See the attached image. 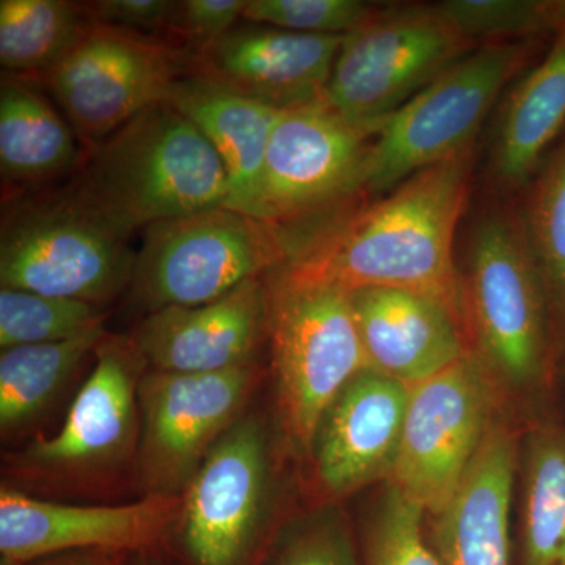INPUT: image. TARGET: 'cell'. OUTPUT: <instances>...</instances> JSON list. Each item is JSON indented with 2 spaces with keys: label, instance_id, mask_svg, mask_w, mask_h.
I'll list each match as a JSON object with an SVG mask.
<instances>
[{
  "label": "cell",
  "instance_id": "6da1fadb",
  "mask_svg": "<svg viewBox=\"0 0 565 565\" xmlns=\"http://www.w3.org/2000/svg\"><path fill=\"white\" fill-rule=\"evenodd\" d=\"M470 174L471 150L427 167L289 248L280 267L348 294L412 289L463 308L452 250Z\"/></svg>",
  "mask_w": 565,
  "mask_h": 565
},
{
  "label": "cell",
  "instance_id": "7a4b0ae2",
  "mask_svg": "<svg viewBox=\"0 0 565 565\" xmlns=\"http://www.w3.org/2000/svg\"><path fill=\"white\" fill-rule=\"evenodd\" d=\"M68 192L131 237L158 222L226 206L230 181L206 137L163 102L85 151Z\"/></svg>",
  "mask_w": 565,
  "mask_h": 565
},
{
  "label": "cell",
  "instance_id": "3957f363",
  "mask_svg": "<svg viewBox=\"0 0 565 565\" xmlns=\"http://www.w3.org/2000/svg\"><path fill=\"white\" fill-rule=\"evenodd\" d=\"M264 282L278 414L292 448L310 456L327 408L370 364L348 292L280 266Z\"/></svg>",
  "mask_w": 565,
  "mask_h": 565
},
{
  "label": "cell",
  "instance_id": "277c9868",
  "mask_svg": "<svg viewBox=\"0 0 565 565\" xmlns=\"http://www.w3.org/2000/svg\"><path fill=\"white\" fill-rule=\"evenodd\" d=\"M473 351L503 390L531 392L552 356V311L522 221L492 212L471 239L462 286Z\"/></svg>",
  "mask_w": 565,
  "mask_h": 565
},
{
  "label": "cell",
  "instance_id": "5b68a950",
  "mask_svg": "<svg viewBox=\"0 0 565 565\" xmlns=\"http://www.w3.org/2000/svg\"><path fill=\"white\" fill-rule=\"evenodd\" d=\"M68 191L3 206L0 285L106 308L129 288L137 252Z\"/></svg>",
  "mask_w": 565,
  "mask_h": 565
},
{
  "label": "cell",
  "instance_id": "8992f818",
  "mask_svg": "<svg viewBox=\"0 0 565 565\" xmlns=\"http://www.w3.org/2000/svg\"><path fill=\"white\" fill-rule=\"evenodd\" d=\"M286 258L280 228L230 207H214L143 230L129 296L145 316L214 302L263 278Z\"/></svg>",
  "mask_w": 565,
  "mask_h": 565
},
{
  "label": "cell",
  "instance_id": "52a82bcc",
  "mask_svg": "<svg viewBox=\"0 0 565 565\" xmlns=\"http://www.w3.org/2000/svg\"><path fill=\"white\" fill-rule=\"evenodd\" d=\"M475 50L437 3L379 7L344 35L323 99L355 125L384 126Z\"/></svg>",
  "mask_w": 565,
  "mask_h": 565
},
{
  "label": "cell",
  "instance_id": "ba28073f",
  "mask_svg": "<svg viewBox=\"0 0 565 565\" xmlns=\"http://www.w3.org/2000/svg\"><path fill=\"white\" fill-rule=\"evenodd\" d=\"M527 58L526 43H484L427 85L385 121L363 191H392L412 174L470 151L498 96Z\"/></svg>",
  "mask_w": 565,
  "mask_h": 565
},
{
  "label": "cell",
  "instance_id": "9c48e42d",
  "mask_svg": "<svg viewBox=\"0 0 565 565\" xmlns=\"http://www.w3.org/2000/svg\"><path fill=\"white\" fill-rule=\"evenodd\" d=\"M503 386L471 349L411 386L399 452L386 484L430 515L452 500L498 422Z\"/></svg>",
  "mask_w": 565,
  "mask_h": 565
},
{
  "label": "cell",
  "instance_id": "30bf717a",
  "mask_svg": "<svg viewBox=\"0 0 565 565\" xmlns=\"http://www.w3.org/2000/svg\"><path fill=\"white\" fill-rule=\"evenodd\" d=\"M188 62L170 41L88 21L73 50L41 79L88 151L167 102Z\"/></svg>",
  "mask_w": 565,
  "mask_h": 565
},
{
  "label": "cell",
  "instance_id": "8fae6325",
  "mask_svg": "<svg viewBox=\"0 0 565 565\" xmlns=\"http://www.w3.org/2000/svg\"><path fill=\"white\" fill-rule=\"evenodd\" d=\"M266 424L243 415L200 465L181 494L174 531L192 565H247L274 501Z\"/></svg>",
  "mask_w": 565,
  "mask_h": 565
},
{
  "label": "cell",
  "instance_id": "7c38bea8",
  "mask_svg": "<svg viewBox=\"0 0 565 565\" xmlns=\"http://www.w3.org/2000/svg\"><path fill=\"white\" fill-rule=\"evenodd\" d=\"M61 429L11 456V470L31 481H87L120 468L139 449V385L147 364L128 338L107 334Z\"/></svg>",
  "mask_w": 565,
  "mask_h": 565
},
{
  "label": "cell",
  "instance_id": "4fadbf2b",
  "mask_svg": "<svg viewBox=\"0 0 565 565\" xmlns=\"http://www.w3.org/2000/svg\"><path fill=\"white\" fill-rule=\"evenodd\" d=\"M256 379L255 363L211 374L147 370L136 459L145 494L181 497L211 449L245 415Z\"/></svg>",
  "mask_w": 565,
  "mask_h": 565
},
{
  "label": "cell",
  "instance_id": "5bb4252c",
  "mask_svg": "<svg viewBox=\"0 0 565 565\" xmlns=\"http://www.w3.org/2000/svg\"><path fill=\"white\" fill-rule=\"evenodd\" d=\"M382 128L349 121L323 98L281 110L267 141L256 217L278 226L363 192Z\"/></svg>",
  "mask_w": 565,
  "mask_h": 565
},
{
  "label": "cell",
  "instance_id": "9a60e30c",
  "mask_svg": "<svg viewBox=\"0 0 565 565\" xmlns=\"http://www.w3.org/2000/svg\"><path fill=\"white\" fill-rule=\"evenodd\" d=\"M181 497L145 494L136 503L77 505L0 490V553L3 565H24L61 553L136 552L174 527Z\"/></svg>",
  "mask_w": 565,
  "mask_h": 565
},
{
  "label": "cell",
  "instance_id": "2e32d148",
  "mask_svg": "<svg viewBox=\"0 0 565 565\" xmlns=\"http://www.w3.org/2000/svg\"><path fill=\"white\" fill-rule=\"evenodd\" d=\"M411 386L362 371L334 397L311 445L316 486L340 498L371 482L388 481L399 452Z\"/></svg>",
  "mask_w": 565,
  "mask_h": 565
},
{
  "label": "cell",
  "instance_id": "e0dca14e",
  "mask_svg": "<svg viewBox=\"0 0 565 565\" xmlns=\"http://www.w3.org/2000/svg\"><path fill=\"white\" fill-rule=\"evenodd\" d=\"M343 40L344 35H307L269 25L233 29L191 55L188 73L274 109H294L323 98Z\"/></svg>",
  "mask_w": 565,
  "mask_h": 565
},
{
  "label": "cell",
  "instance_id": "ac0fdd59",
  "mask_svg": "<svg viewBox=\"0 0 565 565\" xmlns=\"http://www.w3.org/2000/svg\"><path fill=\"white\" fill-rule=\"evenodd\" d=\"M266 330L263 277L237 286L214 302L147 315L131 341L148 370L211 374L255 363Z\"/></svg>",
  "mask_w": 565,
  "mask_h": 565
},
{
  "label": "cell",
  "instance_id": "d6986e66",
  "mask_svg": "<svg viewBox=\"0 0 565 565\" xmlns=\"http://www.w3.org/2000/svg\"><path fill=\"white\" fill-rule=\"evenodd\" d=\"M371 370L412 386L471 351L463 308L435 294L367 288L349 294Z\"/></svg>",
  "mask_w": 565,
  "mask_h": 565
},
{
  "label": "cell",
  "instance_id": "ffe728a7",
  "mask_svg": "<svg viewBox=\"0 0 565 565\" xmlns=\"http://www.w3.org/2000/svg\"><path fill=\"white\" fill-rule=\"evenodd\" d=\"M520 449L498 418L452 500L434 516L430 544L441 565H511L512 493Z\"/></svg>",
  "mask_w": 565,
  "mask_h": 565
},
{
  "label": "cell",
  "instance_id": "44dd1931",
  "mask_svg": "<svg viewBox=\"0 0 565 565\" xmlns=\"http://www.w3.org/2000/svg\"><path fill=\"white\" fill-rule=\"evenodd\" d=\"M167 102L221 156L230 181L226 207L256 217L267 141L281 110L193 73L174 82Z\"/></svg>",
  "mask_w": 565,
  "mask_h": 565
},
{
  "label": "cell",
  "instance_id": "7402d4cb",
  "mask_svg": "<svg viewBox=\"0 0 565 565\" xmlns=\"http://www.w3.org/2000/svg\"><path fill=\"white\" fill-rule=\"evenodd\" d=\"M544 61L512 88L494 134L492 170L498 182L516 188L534 173L565 122V24Z\"/></svg>",
  "mask_w": 565,
  "mask_h": 565
},
{
  "label": "cell",
  "instance_id": "603a6c76",
  "mask_svg": "<svg viewBox=\"0 0 565 565\" xmlns=\"http://www.w3.org/2000/svg\"><path fill=\"white\" fill-rule=\"evenodd\" d=\"M79 139L68 120L21 77L0 84V172L3 182L41 184L81 163Z\"/></svg>",
  "mask_w": 565,
  "mask_h": 565
},
{
  "label": "cell",
  "instance_id": "cb8c5ba5",
  "mask_svg": "<svg viewBox=\"0 0 565 565\" xmlns=\"http://www.w3.org/2000/svg\"><path fill=\"white\" fill-rule=\"evenodd\" d=\"M107 337L106 327L57 341L18 345L0 355V427L14 433L40 418Z\"/></svg>",
  "mask_w": 565,
  "mask_h": 565
},
{
  "label": "cell",
  "instance_id": "d4e9b609",
  "mask_svg": "<svg viewBox=\"0 0 565 565\" xmlns=\"http://www.w3.org/2000/svg\"><path fill=\"white\" fill-rule=\"evenodd\" d=\"M520 460L523 565H565V427L535 426Z\"/></svg>",
  "mask_w": 565,
  "mask_h": 565
},
{
  "label": "cell",
  "instance_id": "484cf974",
  "mask_svg": "<svg viewBox=\"0 0 565 565\" xmlns=\"http://www.w3.org/2000/svg\"><path fill=\"white\" fill-rule=\"evenodd\" d=\"M88 20L65 0L0 2V65L11 76L43 77L84 35Z\"/></svg>",
  "mask_w": 565,
  "mask_h": 565
},
{
  "label": "cell",
  "instance_id": "4316f807",
  "mask_svg": "<svg viewBox=\"0 0 565 565\" xmlns=\"http://www.w3.org/2000/svg\"><path fill=\"white\" fill-rule=\"evenodd\" d=\"M520 221L552 318L565 327V143L535 180Z\"/></svg>",
  "mask_w": 565,
  "mask_h": 565
},
{
  "label": "cell",
  "instance_id": "83f0119b",
  "mask_svg": "<svg viewBox=\"0 0 565 565\" xmlns=\"http://www.w3.org/2000/svg\"><path fill=\"white\" fill-rule=\"evenodd\" d=\"M104 307L82 300L0 289V349L57 343L104 326Z\"/></svg>",
  "mask_w": 565,
  "mask_h": 565
},
{
  "label": "cell",
  "instance_id": "f1b7e54d",
  "mask_svg": "<svg viewBox=\"0 0 565 565\" xmlns=\"http://www.w3.org/2000/svg\"><path fill=\"white\" fill-rule=\"evenodd\" d=\"M437 6L476 44L556 33L565 24V0H445Z\"/></svg>",
  "mask_w": 565,
  "mask_h": 565
},
{
  "label": "cell",
  "instance_id": "f546056e",
  "mask_svg": "<svg viewBox=\"0 0 565 565\" xmlns=\"http://www.w3.org/2000/svg\"><path fill=\"white\" fill-rule=\"evenodd\" d=\"M262 565H360L344 512L329 503L294 520Z\"/></svg>",
  "mask_w": 565,
  "mask_h": 565
},
{
  "label": "cell",
  "instance_id": "4dcf8cb0",
  "mask_svg": "<svg viewBox=\"0 0 565 565\" xmlns=\"http://www.w3.org/2000/svg\"><path fill=\"white\" fill-rule=\"evenodd\" d=\"M422 505L386 484L367 535L366 565H441L424 534Z\"/></svg>",
  "mask_w": 565,
  "mask_h": 565
},
{
  "label": "cell",
  "instance_id": "1f68e13d",
  "mask_svg": "<svg viewBox=\"0 0 565 565\" xmlns=\"http://www.w3.org/2000/svg\"><path fill=\"white\" fill-rule=\"evenodd\" d=\"M377 9L360 0H247L243 18L307 35H348Z\"/></svg>",
  "mask_w": 565,
  "mask_h": 565
},
{
  "label": "cell",
  "instance_id": "d6a6232c",
  "mask_svg": "<svg viewBox=\"0 0 565 565\" xmlns=\"http://www.w3.org/2000/svg\"><path fill=\"white\" fill-rule=\"evenodd\" d=\"M181 2L169 0H98L79 3L81 11L95 24L120 31L152 36V33H174Z\"/></svg>",
  "mask_w": 565,
  "mask_h": 565
},
{
  "label": "cell",
  "instance_id": "836d02e7",
  "mask_svg": "<svg viewBox=\"0 0 565 565\" xmlns=\"http://www.w3.org/2000/svg\"><path fill=\"white\" fill-rule=\"evenodd\" d=\"M247 0H184L180 3L174 36L184 41L185 54H199L233 31Z\"/></svg>",
  "mask_w": 565,
  "mask_h": 565
},
{
  "label": "cell",
  "instance_id": "e575fe53",
  "mask_svg": "<svg viewBox=\"0 0 565 565\" xmlns=\"http://www.w3.org/2000/svg\"><path fill=\"white\" fill-rule=\"evenodd\" d=\"M114 553L104 552H81L71 553L70 556L62 557L57 563H51L47 565H115L111 559Z\"/></svg>",
  "mask_w": 565,
  "mask_h": 565
}]
</instances>
